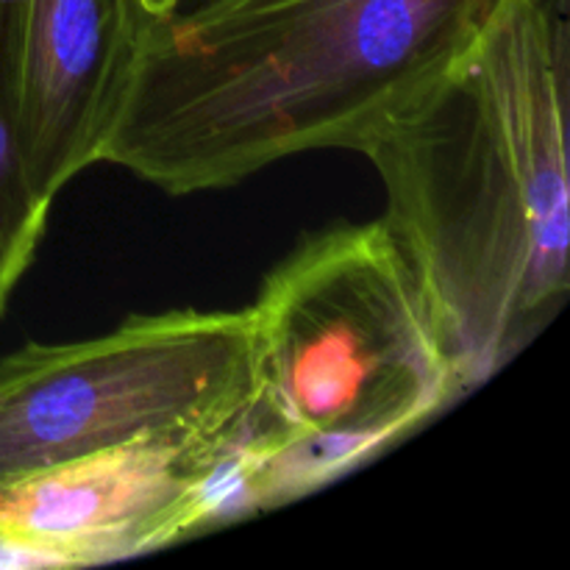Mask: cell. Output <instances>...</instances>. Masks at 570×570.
<instances>
[{
  "label": "cell",
  "instance_id": "cell-1",
  "mask_svg": "<svg viewBox=\"0 0 570 570\" xmlns=\"http://www.w3.org/2000/svg\"><path fill=\"white\" fill-rule=\"evenodd\" d=\"M570 0H499L454 65L360 154L465 393L504 371L570 293Z\"/></svg>",
  "mask_w": 570,
  "mask_h": 570
},
{
  "label": "cell",
  "instance_id": "cell-2",
  "mask_svg": "<svg viewBox=\"0 0 570 570\" xmlns=\"http://www.w3.org/2000/svg\"><path fill=\"white\" fill-rule=\"evenodd\" d=\"M499 0H178L145 31L100 161L170 195L360 154Z\"/></svg>",
  "mask_w": 570,
  "mask_h": 570
},
{
  "label": "cell",
  "instance_id": "cell-3",
  "mask_svg": "<svg viewBox=\"0 0 570 570\" xmlns=\"http://www.w3.org/2000/svg\"><path fill=\"white\" fill-rule=\"evenodd\" d=\"M237 510L282 504L382 454L465 395L426 289L384 220L301 239L262 282Z\"/></svg>",
  "mask_w": 570,
  "mask_h": 570
},
{
  "label": "cell",
  "instance_id": "cell-4",
  "mask_svg": "<svg viewBox=\"0 0 570 570\" xmlns=\"http://www.w3.org/2000/svg\"><path fill=\"white\" fill-rule=\"evenodd\" d=\"M256 399L250 312L134 315L0 360V488L145 440L243 438Z\"/></svg>",
  "mask_w": 570,
  "mask_h": 570
},
{
  "label": "cell",
  "instance_id": "cell-5",
  "mask_svg": "<svg viewBox=\"0 0 570 570\" xmlns=\"http://www.w3.org/2000/svg\"><path fill=\"white\" fill-rule=\"evenodd\" d=\"M237 434L145 440L0 488V566H92L237 512Z\"/></svg>",
  "mask_w": 570,
  "mask_h": 570
},
{
  "label": "cell",
  "instance_id": "cell-6",
  "mask_svg": "<svg viewBox=\"0 0 570 570\" xmlns=\"http://www.w3.org/2000/svg\"><path fill=\"white\" fill-rule=\"evenodd\" d=\"M178 0H17L14 128L31 187L48 204L100 150L150 22Z\"/></svg>",
  "mask_w": 570,
  "mask_h": 570
},
{
  "label": "cell",
  "instance_id": "cell-7",
  "mask_svg": "<svg viewBox=\"0 0 570 570\" xmlns=\"http://www.w3.org/2000/svg\"><path fill=\"white\" fill-rule=\"evenodd\" d=\"M17 0H0V315L17 284L37 259L48 226L50 204L31 187L22 165L14 128V81H11V39Z\"/></svg>",
  "mask_w": 570,
  "mask_h": 570
}]
</instances>
